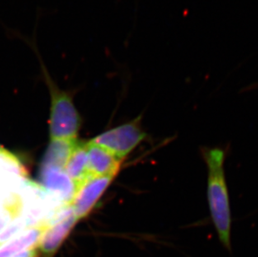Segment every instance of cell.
I'll use <instances>...</instances> for the list:
<instances>
[{"label": "cell", "instance_id": "6da1fadb", "mask_svg": "<svg viewBox=\"0 0 258 257\" xmlns=\"http://www.w3.org/2000/svg\"><path fill=\"white\" fill-rule=\"evenodd\" d=\"M202 154L208 170L207 200L211 217L220 242L231 253V208L224 170L226 154L221 148L202 149Z\"/></svg>", "mask_w": 258, "mask_h": 257}, {"label": "cell", "instance_id": "5b68a950", "mask_svg": "<svg viewBox=\"0 0 258 257\" xmlns=\"http://www.w3.org/2000/svg\"><path fill=\"white\" fill-rule=\"evenodd\" d=\"M115 176H95L76 189L71 206L78 220L85 218L96 206Z\"/></svg>", "mask_w": 258, "mask_h": 257}, {"label": "cell", "instance_id": "8992f818", "mask_svg": "<svg viewBox=\"0 0 258 257\" xmlns=\"http://www.w3.org/2000/svg\"><path fill=\"white\" fill-rule=\"evenodd\" d=\"M40 180L43 188L63 206L71 205L76 195V185L64 170L40 167Z\"/></svg>", "mask_w": 258, "mask_h": 257}, {"label": "cell", "instance_id": "ba28073f", "mask_svg": "<svg viewBox=\"0 0 258 257\" xmlns=\"http://www.w3.org/2000/svg\"><path fill=\"white\" fill-rule=\"evenodd\" d=\"M44 231L43 226L28 228L20 235L0 245V257H12L25 250L36 249Z\"/></svg>", "mask_w": 258, "mask_h": 257}, {"label": "cell", "instance_id": "8fae6325", "mask_svg": "<svg viewBox=\"0 0 258 257\" xmlns=\"http://www.w3.org/2000/svg\"><path fill=\"white\" fill-rule=\"evenodd\" d=\"M27 228V224L25 222V219L21 216H18L0 232V245L20 235V233L25 231V229Z\"/></svg>", "mask_w": 258, "mask_h": 257}, {"label": "cell", "instance_id": "7c38bea8", "mask_svg": "<svg viewBox=\"0 0 258 257\" xmlns=\"http://www.w3.org/2000/svg\"><path fill=\"white\" fill-rule=\"evenodd\" d=\"M3 149H2V147H1V146H0V151H2Z\"/></svg>", "mask_w": 258, "mask_h": 257}, {"label": "cell", "instance_id": "3957f363", "mask_svg": "<svg viewBox=\"0 0 258 257\" xmlns=\"http://www.w3.org/2000/svg\"><path fill=\"white\" fill-rule=\"evenodd\" d=\"M146 138V133L142 125V116H139L100 134L90 141L124 160Z\"/></svg>", "mask_w": 258, "mask_h": 257}, {"label": "cell", "instance_id": "277c9868", "mask_svg": "<svg viewBox=\"0 0 258 257\" xmlns=\"http://www.w3.org/2000/svg\"><path fill=\"white\" fill-rule=\"evenodd\" d=\"M71 205L59 209L44 229L39 247L44 255H53L78 221Z\"/></svg>", "mask_w": 258, "mask_h": 257}, {"label": "cell", "instance_id": "30bf717a", "mask_svg": "<svg viewBox=\"0 0 258 257\" xmlns=\"http://www.w3.org/2000/svg\"><path fill=\"white\" fill-rule=\"evenodd\" d=\"M77 141V140H51L40 167L64 170Z\"/></svg>", "mask_w": 258, "mask_h": 257}, {"label": "cell", "instance_id": "52a82bcc", "mask_svg": "<svg viewBox=\"0 0 258 257\" xmlns=\"http://www.w3.org/2000/svg\"><path fill=\"white\" fill-rule=\"evenodd\" d=\"M88 162L92 176H116L123 160L91 141L86 143Z\"/></svg>", "mask_w": 258, "mask_h": 257}, {"label": "cell", "instance_id": "9c48e42d", "mask_svg": "<svg viewBox=\"0 0 258 257\" xmlns=\"http://www.w3.org/2000/svg\"><path fill=\"white\" fill-rule=\"evenodd\" d=\"M64 171L71 178L76 185V189L85 183L90 178L94 177L90 175L88 162L87 148L86 143L77 141L71 157L66 164Z\"/></svg>", "mask_w": 258, "mask_h": 257}, {"label": "cell", "instance_id": "7a4b0ae2", "mask_svg": "<svg viewBox=\"0 0 258 257\" xmlns=\"http://www.w3.org/2000/svg\"><path fill=\"white\" fill-rule=\"evenodd\" d=\"M51 95L49 132L51 140H76L81 127V118L72 98L59 90L45 70H43Z\"/></svg>", "mask_w": 258, "mask_h": 257}]
</instances>
